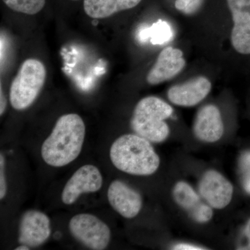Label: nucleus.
<instances>
[{
	"mask_svg": "<svg viewBox=\"0 0 250 250\" xmlns=\"http://www.w3.org/2000/svg\"><path fill=\"white\" fill-rule=\"evenodd\" d=\"M85 134V124L79 115L69 113L60 117L41 147L42 159L53 167L70 164L80 155Z\"/></svg>",
	"mask_w": 250,
	"mask_h": 250,
	"instance_id": "1",
	"label": "nucleus"
},
{
	"mask_svg": "<svg viewBox=\"0 0 250 250\" xmlns=\"http://www.w3.org/2000/svg\"><path fill=\"white\" fill-rule=\"evenodd\" d=\"M110 159L118 170L133 175H151L160 166L150 141L138 134H125L117 139L110 149Z\"/></svg>",
	"mask_w": 250,
	"mask_h": 250,
	"instance_id": "2",
	"label": "nucleus"
},
{
	"mask_svg": "<svg viewBox=\"0 0 250 250\" xmlns=\"http://www.w3.org/2000/svg\"><path fill=\"white\" fill-rule=\"evenodd\" d=\"M173 108L164 100L149 96L136 105L131 119V127L136 134L152 143H161L170 134L166 120L172 116Z\"/></svg>",
	"mask_w": 250,
	"mask_h": 250,
	"instance_id": "3",
	"label": "nucleus"
},
{
	"mask_svg": "<svg viewBox=\"0 0 250 250\" xmlns=\"http://www.w3.org/2000/svg\"><path fill=\"white\" fill-rule=\"evenodd\" d=\"M46 75L45 65L40 61H24L10 88L9 100L13 108L18 111L29 108L42 90Z\"/></svg>",
	"mask_w": 250,
	"mask_h": 250,
	"instance_id": "4",
	"label": "nucleus"
},
{
	"mask_svg": "<svg viewBox=\"0 0 250 250\" xmlns=\"http://www.w3.org/2000/svg\"><path fill=\"white\" fill-rule=\"evenodd\" d=\"M69 229L75 239L90 250H104L109 244L111 231L106 224L89 213L72 217Z\"/></svg>",
	"mask_w": 250,
	"mask_h": 250,
	"instance_id": "5",
	"label": "nucleus"
},
{
	"mask_svg": "<svg viewBox=\"0 0 250 250\" xmlns=\"http://www.w3.org/2000/svg\"><path fill=\"white\" fill-rule=\"evenodd\" d=\"M103 184V175L98 167L93 165L83 166L65 184L62 192V201L65 205H72L82 194L98 191Z\"/></svg>",
	"mask_w": 250,
	"mask_h": 250,
	"instance_id": "6",
	"label": "nucleus"
},
{
	"mask_svg": "<svg viewBox=\"0 0 250 250\" xmlns=\"http://www.w3.org/2000/svg\"><path fill=\"white\" fill-rule=\"evenodd\" d=\"M202 198L215 209H223L232 200L233 187L231 182L217 171H207L199 183Z\"/></svg>",
	"mask_w": 250,
	"mask_h": 250,
	"instance_id": "7",
	"label": "nucleus"
},
{
	"mask_svg": "<svg viewBox=\"0 0 250 250\" xmlns=\"http://www.w3.org/2000/svg\"><path fill=\"white\" fill-rule=\"evenodd\" d=\"M233 27L231 44L238 53L250 54V0H227Z\"/></svg>",
	"mask_w": 250,
	"mask_h": 250,
	"instance_id": "8",
	"label": "nucleus"
},
{
	"mask_svg": "<svg viewBox=\"0 0 250 250\" xmlns=\"http://www.w3.org/2000/svg\"><path fill=\"white\" fill-rule=\"evenodd\" d=\"M51 234L50 220L47 215L39 210L26 212L21 220L18 241L29 248L40 246Z\"/></svg>",
	"mask_w": 250,
	"mask_h": 250,
	"instance_id": "9",
	"label": "nucleus"
},
{
	"mask_svg": "<svg viewBox=\"0 0 250 250\" xmlns=\"http://www.w3.org/2000/svg\"><path fill=\"white\" fill-rule=\"evenodd\" d=\"M172 195L176 203L194 221L204 224L211 220L213 215L212 207L202 201L200 195L187 182H177L173 188Z\"/></svg>",
	"mask_w": 250,
	"mask_h": 250,
	"instance_id": "10",
	"label": "nucleus"
},
{
	"mask_svg": "<svg viewBox=\"0 0 250 250\" xmlns=\"http://www.w3.org/2000/svg\"><path fill=\"white\" fill-rule=\"evenodd\" d=\"M107 197L113 209L125 218H134L142 208L141 194L122 181L115 180L110 184Z\"/></svg>",
	"mask_w": 250,
	"mask_h": 250,
	"instance_id": "11",
	"label": "nucleus"
},
{
	"mask_svg": "<svg viewBox=\"0 0 250 250\" xmlns=\"http://www.w3.org/2000/svg\"><path fill=\"white\" fill-rule=\"evenodd\" d=\"M211 89V83L204 76L194 77L182 84L173 85L167 92L169 100L177 106H195L201 103Z\"/></svg>",
	"mask_w": 250,
	"mask_h": 250,
	"instance_id": "12",
	"label": "nucleus"
},
{
	"mask_svg": "<svg viewBox=\"0 0 250 250\" xmlns=\"http://www.w3.org/2000/svg\"><path fill=\"white\" fill-rule=\"evenodd\" d=\"M186 65L183 52L180 49L167 47L163 49L147 75L149 84L156 85L177 76Z\"/></svg>",
	"mask_w": 250,
	"mask_h": 250,
	"instance_id": "13",
	"label": "nucleus"
},
{
	"mask_svg": "<svg viewBox=\"0 0 250 250\" xmlns=\"http://www.w3.org/2000/svg\"><path fill=\"white\" fill-rule=\"evenodd\" d=\"M195 136L200 141L215 143L224 134V124L221 113L216 106L208 104L197 112L193 125Z\"/></svg>",
	"mask_w": 250,
	"mask_h": 250,
	"instance_id": "14",
	"label": "nucleus"
},
{
	"mask_svg": "<svg viewBox=\"0 0 250 250\" xmlns=\"http://www.w3.org/2000/svg\"><path fill=\"white\" fill-rule=\"evenodd\" d=\"M142 0H84L83 9L89 17L103 19L112 15L133 9Z\"/></svg>",
	"mask_w": 250,
	"mask_h": 250,
	"instance_id": "15",
	"label": "nucleus"
},
{
	"mask_svg": "<svg viewBox=\"0 0 250 250\" xmlns=\"http://www.w3.org/2000/svg\"><path fill=\"white\" fill-rule=\"evenodd\" d=\"M138 38L141 42L149 40L152 45H164L172 40L173 31L168 23L159 20L151 27L141 29L138 34Z\"/></svg>",
	"mask_w": 250,
	"mask_h": 250,
	"instance_id": "16",
	"label": "nucleus"
},
{
	"mask_svg": "<svg viewBox=\"0 0 250 250\" xmlns=\"http://www.w3.org/2000/svg\"><path fill=\"white\" fill-rule=\"evenodd\" d=\"M13 11L27 15L40 12L45 5V0H2Z\"/></svg>",
	"mask_w": 250,
	"mask_h": 250,
	"instance_id": "17",
	"label": "nucleus"
},
{
	"mask_svg": "<svg viewBox=\"0 0 250 250\" xmlns=\"http://www.w3.org/2000/svg\"><path fill=\"white\" fill-rule=\"evenodd\" d=\"M239 170L243 187L250 194V151L243 153L240 157Z\"/></svg>",
	"mask_w": 250,
	"mask_h": 250,
	"instance_id": "18",
	"label": "nucleus"
},
{
	"mask_svg": "<svg viewBox=\"0 0 250 250\" xmlns=\"http://www.w3.org/2000/svg\"><path fill=\"white\" fill-rule=\"evenodd\" d=\"M202 0H176L175 7L184 14H192L197 11Z\"/></svg>",
	"mask_w": 250,
	"mask_h": 250,
	"instance_id": "19",
	"label": "nucleus"
},
{
	"mask_svg": "<svg viewBox=\"0 0 250 250\" xmlns=\"http://www.w3.org/2000/svg\"><path fill=\"white\" fill-rule=\"evenodd\" d=\"M7 191L6 178L4 174V158L2 154L0 155V199L2 200Z\"/></svg>",
	"mask_w": 250,
	"mask_h": 250,
	"instance_id": "20",
	"label": "nucleus"
},
{
	"mask_svg": "<svg viewBox=\"0 0 250 250\" xmlns=\"http://www.w3.org/2000/svg\"><path fill=\"white\" fill-rule=\"evenodd\" d=\"M173 250H203L205 248L201 247L194 246L188 243H179L173 247Z\"/></svg>",
	"mask_w": 250,
	"mask_h": 250,
	"instance_id": "21",
	"label": "nucleus"
},
{
	"mask_svg": "<svg viewBox=\"0 0 250 250\" xmlns=\"http://www.w3.org/2000/svg\"><path fill=\"white\" fill-rule=\"evenodd\" d=\"M244 237L246 238L247 243L245 249L250 250V218L248 220L244 229Z\"/></svg>",
	"mask_w": 250,
	"mask_h": 250,
	"instance_id": "22",
	"label": "nucleus"
},
{
	"mask_svg": "<svg viewBox=\"0 0 250 250\" xmlns=\"http://www.w3.org/2000/svg\"><path fill=\"white\" fill-rule=\"evenodd\" d=\"M0 93H1V96H0V98H1V104H0V115L1 116H2L3 113H4L5 110H6V105H7V102H6V99L5 98L4 93H3L2 91V88H1V92H0Z\"/></svg>",
	"mask_w": 250,
	"mask_h": 250,
	"instance_id": "23",
	"label": "nucleus"
},
{
	"mask_svg": "<svg viewBox=\"0 0 250 250\" xmlns=\"http://www.w3.org/2000/svg\"><path fill=\"white\" fill-rule=\"evenodd\" d=\"M29 249H30L29 247L25 246V245H21V246L16 248V250H29Z\"/></svg>",
	"mask_w": 250,
	"mask_h": 250,
	"instance_id": "24",
	"label": "nucleus"
},
{
	"mask_svg": "<svg viewBox=\"0 0 250 250\" xmlns=\"http://www.w3.org/2000/svg\"><path fill=\"white\" fill-rule=\"evenodd\" d=\"M72 1H77V0H72Z\"/></svg>",
	"mask_w": 250,
	"mask_h": 250,
	"instance_id": "25",
	"label": "nucleus"
}]
</instances>
